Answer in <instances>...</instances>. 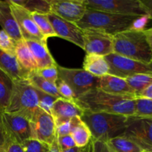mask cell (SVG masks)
<instances>
[{
  "mask_svg": "<svg viewBox=\"0 0 152 152\" xmlns=\"http://www.w3.org/2000/svg\"><path fill=\"white\" fill-rule=\"evenodd\" d=\"M56 86L58 92L61 95L62 98L68 99V100L75 101V96L72 90L65 82L58 78V82L56 83Z\"/></svg>",
  "mask_w": 152,
  "mask_h": 152,
  "instance_id": "35",
  "label": "cell"
},
{
  "mask_svg": "<svg viewBox=\"0 0 152 152\" xmlns=\"http://www.w3.org/2000/svg\"><path fill=\"white\" fill-rule=\"evenodd\" d=\"M58 66L38 69L37 71V73L46 80L56 85L58 80Z\"/></svg>",
  "mask_w": 152,
  "mask_h": 152,
  "instance_id": "34",
  "label": "cell"
},
{
  "mask_svg": "<svg viewBox=\"0 0 152 152\" xmlns=\"http://www.w3.org/2000/svg\"><path fill=\"white\" fill-rule=\"evenodd\" d=\"M134 117L152 119V100L148 99H136L135 114Z\"/></svg>",
  "mask_w": 152,
  "mask_h": 152,
  "instance_id": "30",
  "label": "cell"
},
{
  "mask_svg": "<svg viewBox=\"0 0 152 152\" xmlns=\"http://www.w3.org/2000/svg\"><path fill=\"white\" fill-rule=\"evenodd\" d=\"M30 123L33 139L52 145L57 136V127L52 115L40 109Z\"/></svg>",
  "mask_w": 152,
  "mask_h": 152,
  "instance_id": "14",
  "label": "cell"
},
{
  "mask_svg": "<svg viewBox=\"0 0 152 152\" xmlns=\"http://www.w3.org/2000/svg\"><path fill=\"white\" fill-rule=\"evenodd\" d=\"M57 140H58V145H59L61 151L71 149V148L76 147L75 143L71 134L63 135V136L57 135Z\"/></svg>",
  "mask_w": 152,
  "mask_h": 152,
  "instance_id": "36",
  "label": "cell"
},
{
  "mask_svg": "<svg viewBox=\"0 0 152 152\" xmlns=\"http://www.w3.org/2000/svg\"><path fill=\"white\" fill-rule=\"evenodd\" d=\"M122 135L134 141L144 151H152V119L131 117Z\"/></svg>",
  "mask_w": 152,
  "mask_h": 152,
  "instance_id": "10",
  "label": "cell"
},
{
  "mask_svg": "<svg viewBox=\"0 0 152 152\" xmlns=\"http://www.w3.org/2000/svg\"><path fill=\"white\" fill-rule=\"evenodd\" d=\"M13 87V80L0 69V113L5 111L10 101Z\"/></svg>",
  "mask_w": 152,
  "mask_h": 152,
  "instance_id": "26",
  "label": "cell"
},
{
  "mask_svg": "<svg viewBox=\"0 0 152 152\" xmlns=\"http://www.w3.org/2000/svg\"><path fill=\"white\" fill-rule=\"evenodd\" d=\"M61 152H94V140L92 138L89 143L84 147H81V148L75 147L71 149L66 150Z\"/></svg>",
  "mask_w": 152,
  "mask_h": 152,
  "instance_id": "39",
  "label": "cell"
},
{
  "mask_svg": "<svg viewBox=\"0 0 152 152\" xmlns=\"http://www.w3.org/2000/svg\"><path fill=\"white\" fill-rule=\"evenodd\" d=\"M33 19L35 22L39 31L42 35L46 39L49 37H57L49 19L47 14H40L37 13H31Z\"/></svg>",
  "mask_w": 152,
  "mask_h": 152,
  "instance_id": "29",
  "label": "cell"
},
{
  "mask_svg": "<svg viewBox=\"0 0 152 152\" xmlns=\"http://www.w3.org/2000/svg\"><path fill=\"white\" fill-rule=\"evenodd\" d=\"M15 4L21 6L30 13L49 14L51 13L49 0H12Z\"/></svg>",
  "mask_w": 152,
  "mask_h": 152,
  "instance_id": "27",
  "label": "cell"
},
{
  "mask_svg": "<svg viewBox=\"0 0 152 152\" xmlns=\"http://www.w3.org/2000/svg\"><path fill=\"white\" fill-rule=\"evenodd\" d=\"M72 128V121L71 120L70 121L60 125L59 126H57V135L58 136H63V135L70 134H71Z\"/></svg>",
  "mask_w": 152,
  "mask_h": 152,
  "instance_id": "37",
  "label": "cell"
},
{
  "mask_svg": "<svg viewBox=\"0 0 152 152\" xmlns=\"http://www.w3.org/2000/svg\"><path fill=\"white\" fill-rule=\"evenodd\" d=\"M72 128L71 131V136L75 143L76 147H84L92 139V134L88 126L82 121L80 117H76L72 119Z\"/></svg>",
  "mask_w": 152,
  "mask_h": 152,
  "instance_id": "23",
  "label": "cell"
},
{
  "mask_svg": "<svg viewBox=\"0 0 152 152\" xmlns=\"http://www.w3.org/2000/svg\"><path fill=\"white\" fill-rule=\"evenodd\" d=\"M148 19V16H128L87 9L83 17L75 24L82 30H96L113 37L129 30H144Z\"/></svg>",
  "mask_w": 152,
  "mask_h": 152,
  "instance_id": "1",
  "label": "cell"
},
{
  "mask_svg": "<svg viewBox=\"0 0 152 152\" xmlns=\"http://www.w3.org/2000/svg\"><path fill=\"white\" fill-rule=\"evenodd\" d=\"M3 152H25L21 145L15 141L7 140Z\"/></svg>",
  "mask_w": 152,
  "mask_h": 152,
  "instance_id": "38",
  "label": "cell"
},
{
  "mask_svg": "<svg viewBox=\"0 0 152 152\" xmlns=\"http://www.w3.org/2000/svg\"><path fill=\"white\" fill-rule=\"evenodd\" d=\"M49 152H61V148H60L59 145H58V140H57V136H56V139L54 140V142H52V145H50Z\"/></svg>",
  "mask_w": 152,
  "mask_h": 152,
  "instance_id": "45",
  "label": "cell"
},
{
  "mask_svg": "<svg viewBox=\"0 0 152 152\" xmlns=\"http://www.w3.org/2000/svg\"><path fill=\"white\" fill-rule=\"evenodd\" d=\"M0 69L5 72L13 80H26L27 74L19 66L16 56L0 50Z\"/></svg>",
  "mask_w": 152,
  "mask_h": 152,
  "instance_id": "22",
  "label": "cell"
},
{
  "mask_svg": "<svg viewBox=\"0 0 152 152\" xmlns=\"http://www.w3.org/2000/svg\"><path fill=\"white\" fill-rule=\"evenodd\" d=\"M130 87L134 91L137 98L139 94L146 88L152 84V75L147 74H137L125 79Z\"/></svg>",
  "mask_w": 152,
  "mask_h": 152,
  "instance_id": "28",
  "label": "cell"
},
{
  "mask_svg": "<svg viewBox=\"0 0 152 152\" xmlns=\"http://www.w3.org/2000/svg\"><path fill=\"white\" fill-rule=\"evenodd\" d=\"M92 139H93V138H92ZM94 152H114V151H112L105 142H100V141H96L94 140Z\"/></svg>",
  "mask_w": 152,
  "mask_h": 152,
  "instance_id": "40",
  "label": "cell"
},
{
  "mask_svg": "<svg viewBox=\"0 0 152 152\" xmlns=\"http://www.w3.org/2000/svg\"><path fill=\"white\" fill-rule=\"evenodd\" d=\"M36 91H37V96H38L39 108L44 111L45 112L51 114L52 107L58 98L52 96L49 94L45 93L43 91H41L40 90H37V89H36Z\"/></svg>",
  "mask_w": 152,
  "mask_h": 152,
  "instance_id": "31",
  "label": "cell"
},
{
  "mask_svg": "<svg viewBox=\"0 0 152 152\" xmlns=\"http://www.w3.org/2000/svg\"><path fill=\"white\" fill-rule=\"evenodd\" d=\"M105 143L114 152H142L144 151L134 141L122 135L112 138Z\"/></svg>",
  "mask_w": 152,
  "mask_h": 152,
  "instance_id": "25",
  "label": "cell"
},
{
  "mask_svg": "<svg viewBox=\"0 0 152 152\" xmlns=\"http://www.w3.org/2000/svg\"><path fill=\"white\" fill-rule=\"evenodd\" d=\"M51 13L68 22L77 23L84 16V0H49Z\"/></svg>",
  "mask_w": 152,
  "mask_h": 152,
  "instance_id": "13",
  "label": "cell"
},
{
  "mask_svg": "<svg viewBox=\"0 0 152 152\" xmlns=\"http://www.w3.org/2000/svg\"><path fill=\"white\" fill-rule=\"evenodd\" d=\"M47 16L57 37L64 39L80 48H84L83 31L81 28L75 23L68 22L52 13Z\"/></svg>",
  "mask_w": 152,
  "mask_h": 152,
  "instance_id": "15",
  "label": "cell"
},
{
  "mask_svg": "<svg viewBox=\"0 0 152 152\" xmlns=\"http://www.w3.org/2000/svg\"><path fill=\"white\" fill-rule=\"evenodd\" d=\"M84 48L86 53L106 56L113 53V36L92 29L83 30Z\"/></svg>",
  "mask_w": 152,
  "mask_h": 152,
  "instance_id": "12",
  "label": "cell"
},
{
  "mask_svg": "<svg viewBox=\"0 0 152 152\" xmlns=\"http://www.w3.org/2000/svg\"><path fill=\"white\" fill-rule=\"evenodd\" d=\"M83 112L84 111L75 101L58 98L52 107L51 115L53 117L57 127L63 123L70 121L74 117H80Z\"/></svg>",
  "mask_w": 152,
  "mask_h": 152,
  "instance_id": "17",
  "label": "cell"
},
{
  "mask_svg": "<svg viewBox=\"0 0 152 152\" xmlns=\"http://www.w3.org/2000/svg\"><path fill=\"white\" fill-rule=\"evenodd\" d=\"M142 152H152V151H143Z\"/></svg>",
  "mask_w": 152,
  "mask_h": 152,
  "instance_id": "46",
  "label": "cell"
},
{
  "mask_svg": "<svg viewBox=\"0 0 152 152\" xmlns=\"http://www.w3.org/2000/svg\"><path fill=\"white\" fill-rule=\"evenodd\" d=\"M26 80L34 88L49 94L57 98H62L58 92L56 85L43 79L37 74V71L29 73L27 76Z\"/></svg>",
  "mask_w": 152,
  "mask_h": 152,
  "instance_id": "24",
  "label": "cell"
},
{
  "mask_svg": "<svg viewBox=\"0 0 152 152\" xmlns=\"http://www.w3.org/2000/svg\"><path fill=\"white\" fill-rule=\"evenodd\" d=\"M83 69L97 77L108 74L109 65L104 56L86 53L83 63Z\"/></svg>",
  "mask_w": 152,
  "mask_h": 152,
  "instance_id": "21",
  "label": "cell"
},
{
  "mask_svg": "<svg viewBox=\"0 0 152 152\" xmlns=\"http://www.w3.org/2000/svg\"><path fill=\"white\" fill-rule=\"evenodd\" d=\"M58 78L65 82L72 90L75 100L89 91L97 89L100 77L80 68H67L58 66Z\"/></svg>",
  "mask_w": 152,
  "mask_h": 152,
  "instance_id": "6",
  "label": "cell"
},
{
  "mask_svg": "<svg viewBox=\"0 0 152 152\" xmlns=\"http://www.w3.org/2000/svg\"><path fill=\"white\" fill-rule=\"evenodd\" d=\"M25 152H49L50 145L35 139L26 140L20 144Z\"/></svg>",
  "mask_w": 152,
  "mask_h": 152,
  "instance_id": "32",
  "label": "cell"
},
{
  "mask_svg": "<svg viewBox=\"0 0 152 152\" xmlns=\"http://www.w3.org/2000/svg\"><path fill=\"white\" fill-rule=\"evenodd\" d=\"M137 98H142V99H148L152 100V84L146 88L144 91L139 94Z\"/></svg>",
  "mask_w": 152,
  "mask_h": 152,
  "instance_id": "43",
  "label": "cell"
},
{
  "mask_svg": "<svg viewBox=\"0 0 152 152\" xmlns=\"http://www.w3.org/2000/svg\"><path fill=\"white\" fill-rule=\"evenodd\" d=\"M86 8L128 16H147L139 0H84Z\"/></svg>",
  "mask_w": 152,
  "mask_h": 152,
  "instance_id": "8",
  "label": "cell"
},
{
  "mask_svg": "<svg viewBox=\"0 0 152 152\" xmlns=\"http://www.w3.org/2000/svg\"><path fill=\"white\" fill-rule=\"evenodd\" d=\"M15 56L20 68L27 75L29 73L38 70L37 62L24 39H21L16 42Z\"/></svg>",
  "mask_w": 152,
  "mask_h": 152,
  "instance_id": "20",
  "label": "cell"
},
{
  "mask_svg": "<svg viewBox=\"0 0 152 152\" xmlns=\"http://www.w3.org/2000/svg\"><path fill=\"white\" fill-rule=\"evenodd\" d=\"M143 32H144L145 36L148 44L149 47H150V48L152 50V28L144 29L143 30Z\"/></svg>",
  "mask_w": 152,
  "mask_h": 152,
  "instance_id": "44",
  "label": "cell"
},
{
  "mask_svg": "<svg viewBox=\"0 0 152 152\" xmlns=\"http://www.w3.org/2000/svg\"><path fill=\"white\" fill-rule=\"evenodd\" d=\"M84 111L134 117L136 99L109 94L98 89L89 91L75 100Z\"/></svg>",
  "mask_w": 152,
  "mask_h": 152,
  "instance_id": "2",
  "label": "cell"
},
{
  "mask_svg": "<svg viewBox=\"0 0 152 152\" xmlns=\"http://www.w3.org/2000/svg\"><path fill=\"white\" fill-rule=\"evenodd\" d=\"M109 65L108 74L126 79L137 74L152 75V62L145 63L128 59L115 53L104 56Z\"/></svg>",
  "mask_w": 152,
  "mask_h": 152,
  "instance_id": "7",
  "label": "cell"
},
{
  "mask_svg": "<svg viewBox=\"0 0 152 152\" xmlns=\"http://www.w3.org/2000/svg\"><path fill=\"white\" fill-rule=\"evenodd\" d=\"M40 110L36 89L27 80H13L10 101L4 112L22 116L31 122Z\"/></svg>",
  "mask_w": 152,
  "mask_h": 152,
  "instance_id": "5",
  "label": "cell"
},
{
  "mask_svg": "<svg viewBox=\"0 0 152 152\" xmlns=\"http://www.w3.org/2000/svg\"><path fill=\"white\" fill-rule=\"evenodd\" d=\"M0 25L14 41L23 39L21 35L18 24L10 9L8 0H0Z\"/></svg>",
  "mask_w": 152,
  "mask_h": 152,
  "instance_id": "18",
  "label": "cell"
},
{
  "mask_svg": "<svg viewBox=\"0 0 152 152\" xmlns=\"http://www.w3.org/2000/svg\"><path fill=\"white\" fill-rule=\"evenodd\" d=\"M6 135L4 133V127H3L2 120H1V113H0V152H3L6 144Z\"/></svg>",
  "mask_w": 152,
  "mask_h": 152,
  "instance_id": "42",
  "label": "cell"
},
{
  "mask_svg": "<svg viewBox=\"0 0 152 152\" xmlns=\"http://www.w3.org/2000/svg\"><path fill=\"white\" fill-rule=\"evenodd\" d=\"M142 7L144 9L148 19L152 20V0H139Z\"/></svg>",
  "mask_w": 152,
  "mask_h": 152,
  "instance_id": "41",
  "label": "cell"
},
{
  "mask_svg": "<svg viewBox=\"0 0 152 152\" xmlns=\"http://www.w3.org/2000/svg\"><path fill=\"white\" fill-rule=\"evenodd\" d=\"M25 42L28 45L37 62L38 69L58 66V64L56 63L53 56L49 52L47 47V42H41L38 41H33V40H27Z\"/></svg>",
  "mask_w": 152,
  "mask_h": 152,
  "instance_id": "19",
  "label": "cell"
},
{
  "mask_svg": "<svg viewBox=\"0 0 152 152\" xmlns=\"http://www.w3.org/2000/svg\"><path fill=\"white\" fill-rule=\"evenodd\" d=\"M13 16L18 24L22 39L25 41L33 40L41 42H47V39L42 35L35 22L33 19L31 13L21 6L15 4L12 0H8Z\"/></svg>",
  "mask_w": 152,
  "mask_h": 152,
  "instance_id": "11",
  "label": "cell"
},
{
  "mask_svg": "<svg viewBox=\"0 0 152 152\" xmlns=\"http://www.w3.org/2000/svg\"><path fill=\"white\" fill-rule=\"evenodd\" d=\"M131 117L120 114L84 111L80 119L88 126L95 140L107 142L124 134Z\"/></svg>",
  "mask_w": 152,
  "mask_h": 152,
  "instance_id": "3",
  "label": "cell"
},
{
  "mask_svg": "<svg viewBox=\"0 0 152 152\" xmlns=\"http://www.w3.org/2000/svg\"><path fill=\"white\" fill-rule=\"evenodd\" d=\"M16 41L3 30H0V50L4 53L15 56Z\"/></svg>",
  "mask_w": 152,
  "mask_h": 152,
  "instance_id": "33",
  "label": "cell"
},
{
  "mask_svg": "<svg viewBox=\"0 0 152 152\" xmlns=\"http://www.w3.org/2000/svg\"><path fill=\"white\" fill-rule=\"evenodd\" d=\"M1 116L7 140L21 144L26 140L33 139L29 120L22 116L6 112L1 113Z\"/></svg>",
  "mask_w": 152,
  "mask_h": 152,
  "instance_id": "9",
  "label": "cell"
},
{
  "mask_svg": "<svg viewBox=\"0 0 152 152\" xmlns=\"http://www.w3.org/2000/svg\"><path fill=\"white\" fill-rule=\"evenodd\" d=\"M113 53L139 62H152V50L143 30L132 29L113 37Z\"/></svg>",
  "mask_w": 152,
  "mask_h": 152,
  "instance_id": "4",
  "label": "cell"
},
{
  "mask_svg": "<svg viewBox=\"0 0 152 152\" xmlns=\"http://www.w3.org/2000/svg\"><path fill=\"white\" fill-rule=\"evenodd\" d=\"M97 89L115 96L137 99L135 92L130 87L125 79L110 74L100 77Z\"/></svg>",
  "mask_w": 152,
  "mask_h": 152,
  "instance_id": "16",
  "label": "cell"
}]
</instances>
